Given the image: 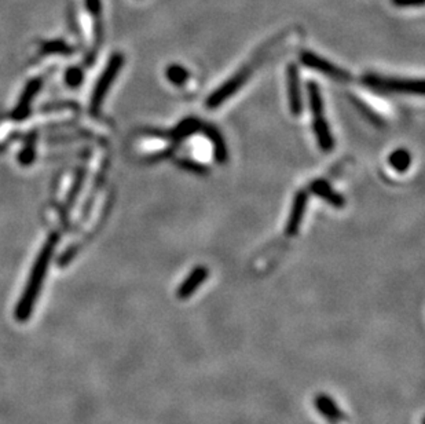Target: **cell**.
I'll return each instance as SVG.
<instances>
[{"mask_svg": "<svg viewBox=\"0 0 425 424\" xmlns=\"http://www.w3.org/2000/svg\"><path fill=\"white\" fill-rule=\"evenodd\" d=\"M311 192L315 193L318 197L324 199L325 202H328L331 206L333 207H338V209H342L344 207L346 204V200L344 197L340 195V193H336L332 186L326 182V181H322V179H318L315 182L311 184Z\"/></svg>", "mask_w": 425, "mask_h": 424, "instance_id": "obj_10", "label": "cell"}, {"mask_svg": "<svg viewBox=\"0 0 425 424\" xmlns=\"http://www.w3.org/2000/svg\"><path fill=\"white\" fill-rule=\"evenodd\" d=\"M308 99H310V109L312 113V117L322 116L324 115V101H322V94L319 90V85L314 81L308 83Z\"/></svg>", "mask_w": 425, "mask_h": 424, "instance_id": "obj_13", "label": "cell"}, {"mask_svg": "<svg viewBox=\"0 0 425 424\" xmlns=\"http://www.w3.org/2000/svg\"><path fill=\"white\" fill-rule=\"evenodd\" d=\"M165 74H167V79L175 85H183L189 80V72L181 65H169Z\"/></svg>", "mask_w": 425, "mask_h": 424, "instance_id": "obj_15", "label": "cell"}, {"mask_svg": "<svg viewBox=\"0 0 425 424\" xmlns=\"http://www.w3.org/2000/svg\"><path fill=\"white\" fill-rule=\"evenodd\" d=\"M286 84H288V99L289 109L293 116H299L303 112V101L300 91V76L294 64L288 65L286 70Z\"/></svg>", "mask_w": 425, "mask_h": 424, "instance_id": "obj_6", "label": "cell"}, {"mask_svg": "<svg viewBox=\"0 0 425 424\" xmlns=\"http://www.w3.org/2000/svg\"><path fill=\"white\" fill-rule=\"evenodd\" d=\"M253 72V65H247L241 71L234 73L228 80H226L217 90H215L212 94L207 99V106L210 109H216L222 104H224L228 98H231L251 77Z\"/></svg>", "mask_w": 425, "mask_h": 424, "instance_id": "obj_3", "label": "cell"}, {"mask_svg": "<svg viewBox=\"0 0 425 424\" xmlns=\"http://www.w3.org/2000/svg\"><path fill=\"white\" fill-rule=\"evenodd\" d=\"M56 245H57V236H51L43 245L42 251L39 252V256L33 263L28 283L25 285V289L14 310V317L18 323H26L33 313L35 304L38 302V297L42 292V286L47 276L49 265L53 258Z\"/></svg>", "mask_w": 425, "mask_h": 424, "instance_id": "obj_1", "label": "cell"}, {"mask_svg": "<svg viewBox=\"0 0 425 424\" xmlns=\"http://www.w3.org/2000/svg\"><path fill=\"white\" fill-rule=\"evenodd\" d=\"M204 131H206L207 137L212 142L215 160H216L217 163H220V164L226 163V161H227V157H228V156H227L228 152H227V146H226V142L223 140L222 134H220L215 127L210 126V124H207V126L204 127Z\"/></svg>", "mask_w": 425, "mask_h": 424, "instance_id": "obj_12", "label": "cell"}, {"mask_svg": "<svg viewBox=\"0 0 425 424\" xmlns=\"http://www.w3.org/2000/svg\"><path fill=\"white\" fill-rule=\"evenodd\" d=\"M391 167L398 171V172H405L410 167L412 163V156L406 149H397L390 154L388 158Z\"/></svg>", "mask_w": 425, "mask_h": 424, "instance_id": "obj_14", "label": "cell"}, {"mask_svg": "<svg viewBox=\"0 0 425 424\" xmlns=\"http://www.w3.org/2000/svg\"><path fill=\"white\" fill-rule=\"evenodd\" d=\"M392 3L398 7H416L423 6L424 0H392Z\"/></svg>", "mask_w": 425, "mask_h": 424, "instance_id": "obj_17", "label": "cell"}, {"mask_svg": "<svg viewBox=\"0 0 425 424\" xmlns=\"http://www.w3.org/2000/svg\"><path fill=\"white\" fill-rule=\"evenodd\" d=\"M362 81L367 87L381 90V91L412 94V95L424 94L423 80H409V79H398V77H384L378 74H366L363 76Z\"/></svg>", "mask_w": 425, "mask_h": 424, "instance_id": "obj_2", "label": "cell"}, {"mask_svg": "<svg viewBox=\"0 0 425 424\" xmlns=\"http://www.w3.org/2000/svg\"><path fill=\"white\" fill-rule=\"evenodd\" d=\"M197 129H200V123H199V120H194V119H189V120H185V122H182L176 129H175V131L174 133H171V138H176V140H179V138H183V137H186V136H189V134H192L193 131H196Z\"/></svg>", "mask_w": 425, "mask_h": 424, "instance_id": "obj_16", "label": "cell"}, {"mask_svg": "<svg viewBox=\"0 0 425 424\" xmlns=\"http://www.w3.org/2000/svg\"><path fill=\"white\" fill-rule=\"evenodd\" d=\"M314 405L317 408V411L332 424H339L346 421V415L343 414V411L339 408V405L333 401V398L328 394H318L314 398Z\"/></svg>", "mask_w": 425, "mask_h": 424, "instance_id": "obj_8", "label": "cell"}, {"mask_svg": "<svg viewBox=\"0 0 425 424\" xmlns=\"http://www.w3.org/2000/svg\"><path fill=\"white\" fill-rule=\"evenodd\" d=\"M124 64V57L123 54L120 53H116L112 56V58L109 60V64L106 67V70L103 71V73L101 74L95 88H94V92H92V98H91V111L92 113H97L99 106L102 105L103 102V98L105 95L108 94L110 85L113 84L116 76L119 74V72L122 70Z\"/></svg>", "mask_w": 425, "mask_h": 424, "instance_id": "obj_4", "label": "cell"}, {"mask_svg": "<svg viewBox=\"0 0 425 424\" xmlns=\"http://www.w3.org/2000/svg\"><path fill=\"white\" fill-rule=\"evenodd\" d=\"M312 129H314L315 137H317L318 143H319V147L324 152H331L335 146V140L332 137L331 129H329L328 122L324 117V115L312 117Z\"/></svg>", "mask_w": 425, "mask_h": 424, "instance_id": "obj_11", "label": "cell"}, {"mask_svg": "<svg viewBox=\"0 0 425 424\" xmlns=\"http://www.w3.org/2000/svg\"><path fill=\"white\" fill-rule=\"evenodd\" d=\"M307 203H308V195L304 190H300L296 193L294 199H293V204H292V210L288 218V223H286V234L289 237H293L297 234L306 209H307Z\"/></svg>", "mask_w": 425, "mask_h": 424, "instance_id": "obj_7", "label": "cell"}, {"mask_svg": "<svg viewBox=\"0 0 425 424\" xmlns=\"http://www.w3.org/2000/svg\"><path fill=\"white\" fill-rule=\"evenodd\" d=\"M85 4L88 7V10L91 11V14L98 15L101 11V1L99 0H85Z\"/></svg>", "mask_w": 425, "mask_h": 424, "instance_id": "obj_18", "label": "cell"}, {"mask_svg": "<svg viewBox=\"0 0 425 424\" xmlns=\"http://www.w3.org/2000/svg\"><path fill=\"white\" fill-rule=\"evenodd\" d=\"M208 275H210V270L206 266H197L196 269H193L190 275L186 277V280L179 285L176 291V296L181 300L189 299L200 288L201 284L207 282Z\"/></svg>", "mask_w": 425, "mask_h": 424, "instance_id": "obj_9", "label": "cell"}, {"mask_svg": "<svg viewBox=\"0 0 425 424\" xmlns=\"http://www.w3.org/2000/svg\"><path fill=\"white\" fill-rule=\"evenodd\" d=\"M300 61L307 68H310L312 71L319 72V73H322L325 76H329L333 80H338V81H349V80H351L350 73L343 71L342 68L333 65L332 63L321 58L318 54H314L311 51H303L301 56H300Z\"/></svg>", "mask_w": 425, "mask_h": 424, "instance_id": "obj_5", "label": "cell"}]
</instances>
